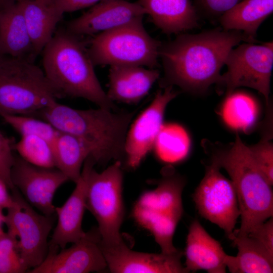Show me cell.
<instances>
[{"instance_id": "cell-6", "label": "cell", "mask_w": 273, "mask_h": 273, "mask_svg": "<svg viewBox=\"0 0 273 273\" xmlns=\"http://www.w3.org/2000/svg\"><path fill=\"white\" fill-rule=\"evenodd\" d=\"M161 42L145 29L143 18L98 33L87 49L94 65H136L153 68L158 65Z\"/></svg>"}, {"instance_id": "cell-29", "label": "cell", "mask_w": 273, "mask_h": 273, "mask_svg": "<svg viewBox=\"0 0 273 273\" xmlns=\"http://www.w3.org/2000/svg\"><path fill=\"white\" fill-rule=\"evenodd\" d=\"M14 150L28 162L44 167H55L52 144L35 135L21 136Z\"/></svg>"}, {"instance_id": "cell-39", "label": "cell", "mask_w": 273, "mask_h": 273, "mask_svg": "<svg viewBox=\"0 0 273 273\" xmlns=\"http://www.w3.org/2000/svg\"><path fill=\"white\" fill-rule=\"evenodd\" d=\"M4 216L3 213V210L0 209V237L5 233L2 227V223H4Z\"/></svg>"}, {"instance_id": "cell-10", "label": "cell", "mask_w": 273, "mask_h": 273, "mask_svg": "<svg viewBox=\"0 0 273 273\" xmlns=\"http://www.w3.org/2000/svg\"><path fill=\"white\" fill-rule=\"evenodd\" d=\"M220 169L212 162L206 166L204 176L193 198L200 215L223 230L232 240L240 211L234 185Z\"/></svg>"}, {"instance_id": "cell-22", "label": "cell", "mask_w": 273, "mask_h": 273, "mask_svg": "<svg viewBox=\"0 0 273 273\" xmlns=\"http://www.w3.org/2000/svg\"><path fill=\"white\" fill-rule=\"evenodd\" d=\"M273 12V0H242L218 18L222 29L242 32L255 41L258 28Z\"/></svg>"}, {"instance_id": "cell-3", "label": "cell", "mask_w": 273, "mask_h": 273, "mask_svg": "<svg viewBox=\"0 0 273 273\" xmlns=\"http://www.w3.org/2000/svg\"><path fill=\"white\" fill-rule=\"evenodd\" d=\"M41 53L42 70L61 98H81L99 107L115 109L113 101L98 80L87 49L79 36L66 29H58Z\"/></svg>"}, {"instance_id": "cell-19", "label": "cell", "mask_w": 273, "mask_h": 273, "mask_svg": "<svg viewBox=\"0 0 273 273\" xmlns=\"http://www.w3.org/2000/svg\"><path fill=\"white\" fill-rule=\"evenodd\" d=\"M154 24L167 34L198 27V15L190 0H138Z\"/></svg>"}, {"instance_id": "cell-27", "label": "cell", "mask_w": 273, "mask_h": 273, "mask_svg": "<svg viewBox=\"0 0 273 273\" xmlns=\"http://www.w3.org/2000/svg\"><path fill=\"white\" fill-rule=\"evenodd\" d=\"M220 115L230 128L248 131L255 124L258 115V105L255 98L244 91L234 90L226 95Z\"/></svg>"}, {"instance_id": "cell-4", "label": "cell", "mask_w": 273, "mask_h": 273, "mask_svg": "<svg viewBox=\"0 0 273 273\" xmlns=\"http://www.w3.org/2000/svg\"><path fill=\"white\" fill-rule=\"evenodd\" d=\"M133 115V112L113 113L100 107L76 109L58 102L38 115L59 131L84 143L96 163L120 161L125 157V138Z\"/></svg>"}, {"instance_id": "cell-17", "label": "cell", "mask_w": 273, "mask_h": 273, "mask_svg": "<svg viewBox=\"0 0 273 273\" xmlns=\"http://www.w3.org/2000/svg\"><path fill=\"white\" fill-rule=\"evenodd\" d=\"M185 255V267L188 272L199 270L209 273L226 272L227 254L220 243L212 238L196 219L189 228Z\"/></svg>"}, {"instance_id": "cell-34", "label": "cell", "mask_w": 273, "mask_h": 273, "mask_svg": "<svg viewBox=\"0 0 273 273\" xmlns=\"http://www.w3.org/2000/svg\"><path fill=\"white\" fill-rule=\"evenodd\" d=\"M242 0H195V8L209 18H219Z\"/></svg>"}, {"instance_id": "cell-12", "label": "cell", "mask_w": 273, "mask_h": 273, "mask_svg": "<svg viewBox=\"0 0 273 273\" xmlns=\"http://www.w3.org/2000/svg\"><path fill=\"white\" fill-rule=\"evenodd\" d=\"M156 95L152 103L133 121L127 131L124 151L127 165L135 168L154 147L163 125L168 103L178 95L172 86L164 88Z\"/></svg>"}, {"instance_id": "cell-40", "label": "cell", "mask_w": 273, "mask_h": 273, "mask_svg": "<svg viewBox=\"0 0 273 273\" xmlns=\"http://www.w3.org/2000/svg\"><path fill=\"white\" fill-rule=\"evenodd\" d=\"M36 1L42 3H46L48 1V0H36Z\"/></svg>"}, {"instance_id": "cell-15", "label": "cell", "mask_w": 273, "mask_h": 273, "mask_svg": "<svg viewBox=\"0 0 273 273\" xmlns=\"http://www.w3.org/2000/svg\"><path fill=\"white\" fill-rule=\"evenodd\" d=\"M101 247L107 267L113 273H187L180 250L171 253H149L131 250L124 242Z\"/></svg>"}, {"instance_id": "cell-14", "label": "cell", "mask_w": 273, "mask_h": 273, "mask_svg": "<svg viewBox=\"0 0 273 273\" xmlns=\"http://www.w3.org/2000/svg\"><path fill=\"white\" fill-rule=\"evenodd\" d=\"M96 164L89 156L85 160L79 179L73 191L61 207H55L57 222L49 242V248L63 249L74 243L85 234L82 229L86 208V192L89 172Z\"/></svg>"}, {"instance_id": "cell-41", "label": "cell", "mask_w": 273, "mask_h": 273, "mask_svg": "<svg viewBox=\"0 0 273 273\" xmlns=\"http://www.w3.org/2000/svg\"><path fill=\"white\" fill-rule=\"evenodd\" d=\"M5 56H4L0 52V60H2Z\"/></svg>"}, {"instance_id": "cell-13", "label": "cell", "mask_w": 273, "mask_h": 273, "mask_svg": "<svg viewBox=\"0 0 273 273\" xmlns=\"http://www.w3.org/2000/svg\"><path fill=\"white\" fill-rule=\"evenodd\" d=\"M107 262L101 247L97 228L85 235L69 248L60 251L49 249L43 261L29 270L31 273H87L104 270Z\"/></svg>"}, {"instance_id": "cell-18", "label": "cell", "mask_w": 273, "mask_h": 273, "mask_svg": "<svg viewBox=\"0 0 273 273\" xmlns=\"http://www.w3.org/2000/svg\"><path fill=\"white\" fill-rule=\"evenodd\" d=\"M159 76L158 70L144 66H110L107 95L112 101L136 103L148 94Z\"/></svg>"}, {"instance_id": "cell-26", "label": "cell", "mask_w": 273, "mask_h": 273, "mask_svg": "<svg viewBox=\"0 0 273 273\" xmlns=\"http://www.w3.org/2000/svg\"><path fill=\"white\" fill-rule=\"evenodd\" d=\"M183 214L158 212L136 205H134L132 213L135 221L153 236L161 252L167 254L178 250L173 245V238Z\"/></svg>"}, {"instance_id": "cell-38", "label": "cell", "mask_w": 273, "mask_h": 273, "mask_svg": "<svg viewBox=\"0 0 273 273\" xmlns=\"http://www.w3.org/2000/svg\"><path fill=\"white\" fill-rule=\"evenodd\" d=\"M17 0H0V10L4 9L16 2Z\"/></svg>"}, {"instance_id": "cell-1", "label": "cell", "mask_w": 273, "mask_h": 273, "mask_svg": "<svg viewBox=\"0 0 273 273\" xmlns=\"http://www.w3.org/2000/svg\"><path fill=\"white\" fill-rule=\"evenodd\" d=\"M255 42L242 32L215 29L197 34H179L162 43L159 57L164 76L162 87L176 85L192 94L206 92L220 77L230 51L241 42Z\"/></svg>"}, {"instance_id": "cell-21", "label": "cell", "mask_w": 273, "mask_h": 273, "mask_svg": "<svg viewBox=\"0 0 273 273\" xmlns=\"http://www.w3.org/2000/svg\"><path fill=\"white\" fill-rule=\"evenodd\" d=\"M30 37L35 58L53 37L63 14L48 3L17 0Z\"/></svg>"}, {"instance_id": "cell-23", "label": "cell", "mask_w": 273, "mask_h": 273, "mask_svg": "<svg viewBox=\"0 0 273 273\" xmlns=\"http://www.w3.org/2000/svg\"><path fill=\"white\" fill-rule=\"evenodd\" d=\"M185 180L168 168L164 170L157 187L144 192L135 205L158 212L183 213L182 192Z\"/></svg>"}, {"instance_id": "cell-11", "label": "cell", "mask_w": 273, "mask_h": 273, "mask_svg": "<svg viewBox=\"0 0 273 273\" xmlns=\"http://www.w3.org/2000/svg\"><path fill=\"white\" fill-rule=\"evenodd\" d=\"M11 178L26 201L46 215L56 214L54 197L58 189L69 180L57 168L34 165L16 154Z\"/></svg>"}, {"instance_id": "cell-25", "label": "cell", "mask_w": 273, "mask_h": 273, "mask_svg": "<svg viewBox=\"0 0 273 273\" xmlns=\"http://www.w3.org/2000/svg\"><path fill=\"white\" fill-rule=\"evenodd\" d=\"M52 146L55 167L76 183L85 160L90 156L89 149L77 138L60 131Z\"/></svg>"}, {"instance_id": "cell-20", "label": "cell", "mask_w": 273, "mask_h": 273, "mask_svg": "<svg viewBox=\"0 0 273 273\" xmlns=\"http://www.w3.org/2000/svg\"><path fill=\"white\" fill-rule=\"evenodd\" d=\"M0 52L33 61V46L21 9L15 3L0 10Z\"/></svg>"}, {"instance_id": "cell-8", "label": "cell", "mask_w": 273, "mask_h": 273, "mask_svg": "<svg viewBox=\"0 0 273 273\" xmlns=\"http://www.w3.org/2000/svg\"><path fill=\"white\" fill-rule=\"evenodd\" d=\"M227 71L221 75L218 92L227 95L238 87L254 89L264 98L268 104L273 67V43L261 44L244 42L229 52L225 61Z\"/></svg>"}, {"instance_id": "cell-32", "label": "cell", "mask_w": 273, "mask_h": 273, "mask_svg": "<svg viewBox=\"0 0 273 273\" xmlns=\"http://www.w3.org/2000/svg\"><path fill=\"white\" fill-rule=\"evenodd\" d=\"M252 157L267 182L273 185V145L266 137L248 147Z\"/></svg>"}, {"instance_id": "cell-35", "label": "cell", "mask_w": 273, "mask_h": 273, "mask_svg": "<svg viewBox=\"0 0 273 273\" xmlns=\"http://www.w3.org/2000/svg\"><path fill=\"white\" fill-rule=\"evenodd\" d=\"M255 240L271 256H273L272 217L253 228L247 235Z\"/></svg>"}, {"instance_id": "cell-30", "label": "cell", "mask_w": 273, "mask_h": 273, "mask_svg": "<svg viewBox=\"0 0 273 273\" xmlns=\"http://www.w3.org/2000/svg\"><path fill=\"white\" fill-rule=\"evenodd\" d=\"M1 117L21 136H39L52 144L59 133V131L49 122L32 116L7 115Z\"/></svg>"}, {"instance_id": "cell-36", "label": "cell", "mask_w": 273, "mask_h": 273, "mask_svg": "<svg viewBox=\"0 0 273 273\" xmlns=\"http://www.w3.org/2000/svg\"><path fill=\"white\" fill-rule=\"evenodd\" d=\"M102 0H48V3L64 14L92 7Z\"/></svg>"}, {"instance_id": "cell-7", "label": "cell", "mask_w": 273, "mask_h": 273, "mask_svg": "<svg viewBox=\"0 0 273 273\" xmlns=\"http://www.w3.org/2000/svg\"><path fill=\"white\" fill-rule=\"evenodd\" d=\"M122 184L121 161L116 160L101 172L94 167L89 172L86 208L98 222L102 246H114L124 242L120 232L124 215Z\"/></svg>"}, {"instance_id": "cell-31", "label": "cell", "mask_w": 273, "mask_h": 273, "mask_svg": "<svg viewBox=\"0 0 273 273\" xmlns=\"http://www.w3.org/2000/svg\"><path fill=\"white\" fill-rule=\"evenodd\" d=\"M28 270L21 257L17 238L5 232L0 237V273H23Z\"/></svg>"}, {"instance_id": "cell-33", "label": "cell", "mask_w": 273, "mask_h": 273, "mask_svg": "<svg viewBox=\"0 0 273 273\" xmlns=\"http://www.w3.org/2000/svg\"><path fill=\"white\" fill-rule=\"evenodd\" d=\"M14 141L0 130V178L11 191L14 187L11 178L15 154Z\"/></svg>"}, {"instance_id": "cell-2", "label": "cell", "mask_w": 273, "mask_h": 273, "mask_svg": "<svg viewBox=\"0 0 273 273\" xmlns=\"http://www.w3.org/2000/svg\"><path fill=\"white\" fill-rule=\"evenodd\" d=\"M203 147L211 162L226 170L235 187L241 219L235 236L247 235L257 225L272 217V186L258 168L249 147L239 135L229 145L206 141Z\"/></svg>"}, {"instance_id": "cell-16", "label": "cell", "mask_w": 273, "mask_h": 273, "mask_svg": "<svg viewBox=\"0 0 273 273\" xmlns=\"http://www.w3.org/2000/svg\"><path fill=\"white\" fill-rule=\"evenodd\" d=\"M146 14L138 2L102 0L80 17L69 22L66 30L78 36L100 33L143 18Z\"/></svg>"}, {"instance_id": "cell-9", "label": "cell", "mask_w": 273, "mask_h": 273, "mask_svg": "<svg viewBox=\"0 0 273 273\" xmlns=\"http://www.w3.org/2000/svg\"><path fill=\"white\" fill-rule=\"evenodd\" d=\"M12 191L14 203L7 209L4 223L8 232L17 238L21 257L29 270L40 265L48 254V239L56 214L38 213L16 188Z\"/></svg>"}, {"instance_id": "cell-24", "label": "cell", "mask_w": 273, "mask_h": 273, "mask_svg": "<svg viewBox=\"0 0 273 273\" xmlns=\"http://www.w3.org/2000/svg\"><path fill=\"white\" fill-rule=\"evenodd\" d=\"M238 248L236 256L228 255L225 263L232 273H272L273 256L247 235L235 236L232 240Z\"/></svg>"}, {"instance_id": "cell-5", "label": "cell", "mask_w": 273, "mask_h": 273, "mask_svg": "<svg viewBox=\"0 0 273 273\" xmlns=\"http://www.w3.org/2000/svg\"><path fill=\"white\" fill-rule=\"evenodd\" d=\"M60 98L33 61L9 56L0 60V116L38 115Z\"/></svg>"}, {"instance_id": "cell-37", "label": "cell", "mask_w": 273, "mask_h": 273, "mask_svg": "<svg viewBox=\"0 0 273 273\" xmlns=\"http://www.w3.org/2000/svg\"><path fill=\"white\" fill-rule=\"evenodd\" d=\"M9 188L6 184L0 178V209H8L14 203L12 195L8 192Z\"/></svg>"}, {"instance_id": "cell-28", "label": "cell", "mask_w": 273, "mask_h": 273, "mask_svg": "<svg viewBox=\"0 0 273 273\" xmlns=\"http://www.w3.org/2000/svg\"><path fill=\"white\" fill-rule=\"evenodd\" d=\"M154 146L162 161L174 163L187 156L190 147V140L181 127L174 124L163 125Z\"/></svg>"}]
</instances>
